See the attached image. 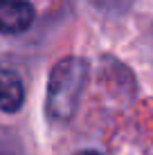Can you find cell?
I'll use <instances>...</instances> for the list:
<instances>
[{"label":"cell","mask_w":153,"mask_h":155,"mask_svg":"<svg viewBox=\"0 0 153 155\" xmlns=\"http://www.w3.org/2000/svg\"><path fill=\"white\" fill-rule=\"evenodd\" d=\"M88 81V61L79 56L61 58L50 72L45 94V113L52 121L63 124L75 117L79 99Z\"/></svg>","instance_id":"cell-1"},{"label":"cell","mask_w":153,"mask_h":155,"mask_svg":"<svg viewBox=\"0 0 153 155\" xmlns=\"http://www.w3.org/2000/svg\"><path fill=\"white\" fill-rule=\"evenodd\" d=\"M34 23L29 0H0V34H20Z\"/></svg>","instance_id":"cell-2"},{"label":"cell","mask_w":153,"mask_h":155,"mask_svg":"<svg viewBox=\"0 0 153 155\" xmlns=\"http://www.w3.org/2000/svg\"><path fill=\"white\" fill-rule=\"evenodd\" d=\"M25 101V85L18 72L9 68H0V110L2 113H18Z\"/></svg>","instance_id":"cell-3"},{"label":"cell","mask_w":153,"mask_h":155,"mask_svg":"<svg viewBox=\"0 0 153 155\" xmlns=\"http://www.w3.org/2000/svg\"><path fill=\"white\" fill-rule=\"evenodd\" d=\"M77 155H101L99 151H81V153H77Z\"/></svg>","instance_id":"cell-4"}]
</instances>
